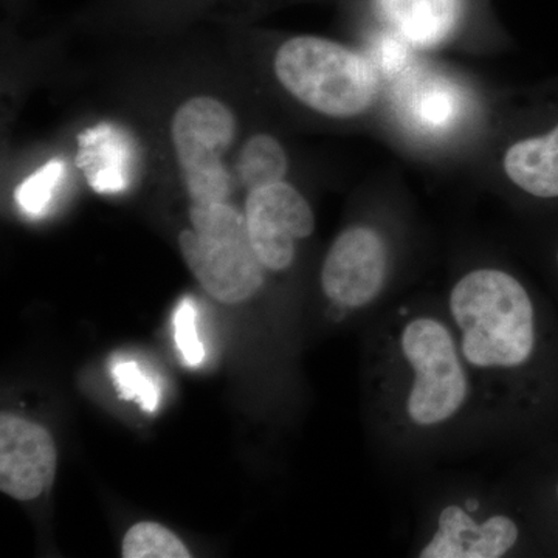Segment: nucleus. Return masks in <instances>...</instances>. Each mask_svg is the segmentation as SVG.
<instances>
[{"mask_svg": "<svg viewBox=\"0 0 558 558\" xmlns=\"http://www.w3.org/2000/svg\"><path fill=\"white\" fill-rule=\"evenodd\" d=\"M446 315L476 385L508 384L534 416L558 425V326L521 279L470 270L450 289Z\"/></svg>", "mask_w": 558, "mask_h": 558, "instance_id": "nucleus-1", "label": "nucleus"}, {"mask_svg": "<svg viewBox=\"0 0 558 558\" xmlns=\"http://www.w3.org/2000/svg\"><path fill=\"white\" fill-rule=\"evenodd\" d=\"M400 413L410 427L438 429L469 409L478 387L446 314H411L396 336Z\"/></svg>", "mask_w": 558, "mask_h": 558, "instance_id": "nucleus-2", "label": "nucleus"}, {"mask_svg": "<svg viewBox=\"0 0 558 558\" xmlns=\"http://www.w3.org/2000/svg\"><path fill=\"white\" fill-rule=\"evenodd\" d=\"M275 73L296 100L330 119L362 116L379 94V76L363 54L319 36L286 40Z\"/></svg>", "mask_w": 558, "mask_h": 558, "instance_id": "nucleus-3", "label": "nucleus"}, {"mask_svg": "<svg viewBox=\"0 0 558 558\" xmlns=\"http://www.w3.org/2000/svg\"><path fill=\"white\" fill-rule=\"evenodd\" d=\"M193 229L179 236L180 252L205 292L226 304L244 303L264 284L266 267L250 241L247 220L227 202L193 204Z\"/></svg>", "mask_w": 558, "mask_h": 558, "instance_id": "nucleus-4", "label": "nucleus"}, {"mask_svg": "<svg viewBox=\"0 0 558 558\" xmlns=\"http://www.w3.org/2000/svg\"><path fill=\"white\" fill-rule=\"evenodd\" d=\"M233 110L213 97L183 102L171 121V140L193 204L227 202L233 189L222 157L236 137Z\"/></svg>", "mask_w": 558, "mask_h": 558, "instance_id": "nucleus-5", "label": "nucleus"}, {"mask_svg": "<svg viewBox=\"0 0 558 558\" xmlns=\"http://www.w3.org/2000/svg\"><path fill=\"white\" fill-rule=\"evenodd\" d=\"M389 275V248L379 230L352 226L341 231L323 263V293L344 312L366 310L384 293Z\"/></svg>", "mask_w": 558, "mask_h": 558, "instance_id": "nucleus-6", "label": "nucleus"}, {"mask_svg": "<svg viewBox=\"0 0 558 558\" xmlns=\"http://www.w3.org/2000/svg\"><path fill=\"white\" fill-rule=\"evenodd\" d=\"M244 215L256 256L269 271L288 270L295 260L296 242L315 231L310 202L284 180L250 190Z\"/></svg>", "mask_w": 558, "mask_h": 558, "instance_id": "nucleus-7", "label": "nucleus"}, {"mask_svg": "<svg viewBox=\"0 0 558 558\" xmlns=\"http://www.w3.org/2000/svg\"><path fill=\"white\" fill-rule=\"evenodd\" d=\"M523 538V527L510 513H476L451 502L439 510L435 529L418 549L421 558H502Z\"/></svg>", "mask_w": 558, "mask_h": 558, "instance_id": "nucleus-8", "label": "nucleus"}, {"mask_svg": "<svg viewBox=\"0 0 558 558\" xmlns=\"http://www.w3.org/2000/svg\"><path fill=\"white\" fill-rule=\"evenodd\" d=\"M57 447L43 425L2 414L0 417V490L17 501H32L53 484Z\"/></svg>", "mask_w": 558, "mask_h": 558, "instance_id": "nucleus-9", "label": "nucleus"}, {"mask_svg": "<svg viewBox=\"0 0 558 558\" xmlns=\"http://www.w3.org/2000/svg\"><path fill=\"white\" fill-rule=\"evenodd\" d=\"M502 167L510 182L532 199L558 201V119L548 130L513 143Z\"/></svg>", "mask_w": 558, "mask_h": 558, "instance_id": "nucleus-10", "label": "nucleus"}, {"mask_svg": "<svg viewBox=\"0 0 558 558\" xmlns=\"http://www.w3.org/2000/svg\"><path fill=\"white\" fill-rule=\"evenodd\" d=\"M400 35L417 47H435L449 38L464 11V0H379Z\"/></svg>", "mask_w": 558, "mask_h": 558, "instance_id": "nucleus-11", "label": "nucleus"}, {"mask_svg": "<svg viewBox=\"0 0 558 558\" xmlns=\"http://www.w3.org/2000/svg\"><path fill=\"white\" fill-rule=\"evenodd\" d=\"M288 170L286 149L269 134H256L248 138L236 163L238 178L248 191L282 182Z\"/></svg>", "mask_w": 558, "mask_h": 558, "instance_id": "nucleus-12", "label": "nucleus"}, {"mask_svg": "<svg viewBox=\"0 0 558 558\" xmlns=\"http://www.w3.org/2000/svg\"><path fill=\"white\" fill-rule=\"evenodd\" d=\"M124 558H190L189 548L170 529L153 521L134 524L121 545Z\"/></svg>", "mask_w": 558, "mask_h": 558, "instance_id": "nucleus-13", "label": "nucleus"}, {"mask_svg": "<svg viewBox=\"0 0 558 558\" xmlns=\"http://www.w3.org/2000/svg\"><path fill=\"white\" fill-rule=\"evenodd\" d=\"M120 398L137 402L146 413L159 409L160 389L156 381L146 376L135 362H117L110 368Z\"/></svg>", "mask_w": 558, "mask_h": 558, "instance_id": "nucleus-14", "label": "nucleus"}, {"mask_svg": "<svg viewBox=\"0 0 558 558\" xmlns=\"http://www.w3.org/2000/svg\"><path fill=\"white\" fill-rule=\"evenodd\" d=\"M172 325L175 344L183 363L191 368H199L205 360V348L197 333V310L193 300L186 299L179 304Z\"/></svg>", "mask_w": 558, "mask_h": 558, "instance_id": "nucleus-15", "label": "nucleus"}, {"mask_svg": "<svg viewBox=\"0 0 558 558\" xmlns=\"http://www.w3.org/2000/svg\"><path fill=\"white\" fill-rule=\"evenodd\" d=\"M61 175L62 165L60 161H51L47 167L40 168L31 179L25 180L21 189L17 190V204L27 215H43L44 209L50 204L53 189Z\"/></svg>", "mask_w": 558, "mask_h": 558, "instance_id": "nucleus-16", "label": "nucleus"}, {"mask_svg": "<svg viewBox=\"0 0 558 558\" xmlns=\"http://www.w3.org/2000/svg\"><path fill=\"white\" fill-rule=\"evenodd\" d=\"M556 469L550 472V480H549V501H550V509H553V512L556 513V520L558 521V462H556Z\"/></svg>", "mask_w": 558, "mask_h": 558, "instance_id": "nucleus-17", "label": "nucleus"}]
</instances>
